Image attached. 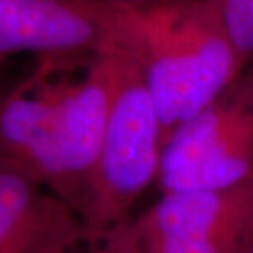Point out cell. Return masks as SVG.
<instances>
[{
  "mask_svg": "<svg viewBox=\"0 0 253 253\" xmlns=\"http://www.w3.org/2000/svg\"><path fill=\"white\" fill-rule=\"evenodd\" d=\"M140 235V234H138ZM250 240L197 239V237H141L143 253H242Z\"/></svg>",
  "mask_w": 253,
  "mask_h": 253,
  "instance_id": "30bf717a",
  "label": "cell"
},
{
  "mask_svg": "<svg viewBox=\"0 0 253 253\" xmlns=\"http://www.w3.org/2000/svg\"><path fill=\"white\" fill-rule=\"evenodd\" d=\"M114 38L141 68L163 145L179 125L220 99L245 68L211 0L115 5Z\"/></svg>",
  "mask_w": 253,
  "mask_h": 253,
  "instance_id": "7a4b0ae2",
  "label": "cell"
},
{
  "mask_svg": "<svg viewBox=\"0 0 253 253\" xmlns=\"http://www.w3.org/2000/svg\"><path fill=\"white\" fill-rule=\"evenodd\" d=\"M5 92H7V89L3 87V84L0 83V105H2V100H3V97H5Z\"/></svg>",
  "mask_w": 253,
  "mask_h": 253,
  "instance_id": "4fadbf2b",
  "label": "cell"
},
{
  "mask_svg": "<svg viewBox=\"0 0 253 253\" xmlns=\"http://www.w3.org/2000/svg\"><path fill=\"white\" fill-rule=\"evenodd\" d=\"M230 89L234 90L240 99H244L245 102L250 105V109L253 110V71H250L245 78L240 76Z\"/></svg>",
  "mask_w": 253,
  "mask_h": 253,
  "instance_id": "8fae6325",
  "label": "cell"
},
{
  "mask_svg": "<svg viewBox=\"0 0 253 253\" xmlns=\"http://www.w3.org/2000/svg\"><path fill=\"white\" fill-rule=\"evenodd\" d=\"M133 224L141 237L253 239V181L222 189L166 192Z\"/></svg>",
  "mask_w": 253,
  "mask_h": 253,
  "instance_id": "8992f818",
  "label": "cell"
},
{
  "mask_svg": "<svg viewBox=\"0 0 253 253\" xmlns=\"http://www.w3.org/2000/svg\"><path fill=\"white\" fill-rule=\"evenodd\" d=\"M79 225L64 201L0 161V253H33Z\"/></svg>",
  "mask_w": 253,
  "mask_h": 253,
  "instance_id": "52a82bcc",
  "label": "cell"
},
{
  "mask_svg": "<svg viewBox=\"0 0 253 253\" xmlns=\"http://www.w3.org/2000/svg\"><path fill=\"white\" fill-rule=\"evenodd\" d=\"M242 253H253V239L250 240V244L245 247L244 252H242Z\"/></svg>",
  "mask_w": 253,
  "mask_h": 253,
  "instance_id": "5bb4252c",
  "label": "cell"
},
{
  "mask_svg": "<svg viewBox=\"0 0 253 253\" xmlns=\"http://www.w3.org/2000/svg\"><path fill=\"white\" fill-rule=\"evenodd\" d=\"M100 2H107L117 7H146V5L165 2V0H100Z\"/></svg>",
  "mask_w": 253,
  "mask_h": 253,
  "instance_id": "7c38bea8",
  "label": "cell"
},
{
  "mask_svg": "<svg viewBox=\"0 0 253 253\" xmlns=\"http://www.w3.org/2000/svg\"><path fill=\"white\" fill-rule=\"evenodd\" d=\"M114 84L110 42L90 58H37L0 105V161L76 212L97 161Z\"/></svg>",
  "mask_w": 253,
  "mask_h": 253,
  "instance_id": "6da1fadb",
  "label": "cell"
},
{
  "mask_svg": "<svg viewBox=\"0 0 253 253\" xmlns=\"http://www.w3.org/2000/svg\"><path fill=\"white\" fill-rule=\"evenodd\" d=\"M161 194L253 181V110L229 89L176 128L161 150Z\"/></svg>",
  "mask_w": 253,
  "mask_h": 253,
  "instance_id": "277c9868",
  "label": "cell"
},
{
  "mask_svg": "<svg viewBox=\"0 0 253 253\" xmlns=\"http://www.w3.org/2000/svg\"><path fill=\"white\" fill-rule=\"evenodd\" d=\"M244 66L253 61V0H211Z\"/></svg>",
  "mask_w": 253,
  "mask_h": 253,
  "instance_id": "9c48e42d",
  "label": "cell"
},
{
  "mask_svg": "<svg viewBox=\"0 0 253 253\" xmlns=\"http://www.w3.org/2000/svg\"><path fill=\"white\" fill-rule=\"evenodd\" d=\"M115 84L104 138L76 215L85 230L100 234L130 219L141 194L158 179L161 126L153 97L135 58L110 40Z\"/></svg>",
  "mask_w": 253,
  "mask_h": 253,
  "instance_id": "3957f363",
  "label": "cell"
},
{
  "mask_svg": "<svg viewBox=\"0 0 253 253\" xmlns=\"http://www.w3.org/2000/svg\"><path fill=\"white\" fill-rule=\"evenodd\" d=\"M33 253H143V247L133 220L128 219L100 234L85 230L81 224Z\"/></svg>",
  "mask_w": 253,
  "mask_h": 253,
  "instance_id": "ba28073f",
  "label": "cell"
},
{
  "mask_svg": "<svg viewBox=\"0 0 253 253\" xmlns=\"http://www.w3.org/2000/svg\"><path fill=\"white\" fill-rule=\"evenodd\" d=\"M5 63V59H2V58H0V66H2Z\"/></svg>",
  "mask_w": 253,
  "mask_h": 253,
  "instance_id": "9a60e30c",
  "label": "cell"
},
{
  "mask_svg": "<svg viewBox=\"0 0 253 253\" xmlns=\"http://www.w3.org/2000/svg\"><path fill=\"white\" fill-rule=\"evenodd\" d=\"M115 5L100 0H0V58L81 59L114 35Z\"/></svg>",
  "mask_w": 253,
  "mask_h": 253,
  "instance_id": "5b68a950",
  "label": "cell"
}]
</instances>
